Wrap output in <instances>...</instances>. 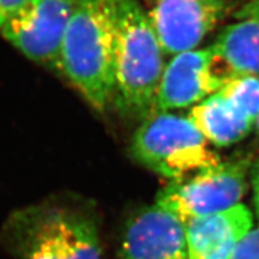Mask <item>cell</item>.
<instances>
[{
	"instance_id": "obj_13",
	"label": "cell",
	"mask_w": 259,
	"mask_h": 259,
	"mask_svg": "<svg viewBox=\"0 0 259 259\" xmlns=\"http://www.w3.org/2000/svg\"><path fill=\"white\" fill-rule=\"evenodd\" d=\"M61 225L66 259H101V239L92 218L83 212L63 209Z\"/></svg>"
},
{
	"instance_id": "obj_2",
	"label": "cell",
	"mask_w": 259,
	"mask_h": 259,
	"mask_svg": "<svg viewBox=\"0 0 259 259\" xmlns=\"http://www.w3.org/2000/svg\"><path fill=\"white\" fill-rule=\"evenodd\" d=\"M116 15L115 105L127 115L153 113L166 63L147 12L137 0H114Z\"/></svg>"
},
{
	"instance_id": "obj_5",
	"label": "cell",
	"mask_w": 259,
	"mask_h": 259,
	"mask_svg": "<svg viewBox=\"0 0 259 259\" xmlns=\"http://www.w3.org/2000/svg\"><path fill=\"white\" fill-rule=\"evenodd\" d=\"M259 114V79L234 77L190 109L189 119L213 147L226 148L254 128Z\"/></svg>"
},
{
	"instance_id": "obj_8",
	"label": "cell",
	"mask_w": 259,
	"mask_h": 259,
	"mask_svg": "<svg viewBox=\"0 0 259 259\" xmlns=\"http://www.w3.org/2000/svg\"><path fill=\"white\" fill-rule=\"evenodd\" d=\"M227 11L226 0H156L149 12L164 56L196 50Z\"/></svg>"
},
{
	"instance_id": "obj_6",
	"label": "cell",
	"mask_w": 259,
	"mask_h": 259,
	"mask_svg": "<svg viewBox=\"0 0 259 259\" xmlns=\"http://www.w3.org/2000/svg\"><path fill=\"white\" fill-rule=\"evenodd\" d=\"M74 4L76 0H29L0 34L30 60L59 70L61 46Z\"/></svg>"
},
{
	"instance_id": "obj_18",
	"label": "cell",
	"mask_w": 259,
	"mask_h": 259,
	"mask_svg": "<svg viewBox=\"0 0 259 259\" xmlns=\"http://www.w3.org/2000/svg\"><path fill=\"white\" fill-rule=\"evenodd\" d=\"M254 130H255V135H257V137L259 138V114H258V116H257V119H255Z\"/></svg>"
},
{
	"instance_id": "obj_9",
	"label": "cell",
	"mask_w": 259,
	"mask_h": 259,
	"mask_svg": "<svg viewBox=\"0 0 259 259\" xmlns=\"http://www.w3.org/2000/svg\"><path fill=\"white\" fill-rule=\"evenodd\" d=\"M121 259H189L186 226L157 204L130 220L122 236Z\"/></svg>"
},
{
	"instance_id": "obj_10",
	"label": "cell",
	"mask_w": 259,
	"mask_h": 259,
	"mask_svg": "<svg viewBox=\"0 0 259 259\" xmlns=\"http://www.w3.org/2000/svg\"><path fill=\"white\" fill-rule=\"evenodd\" d=\"M187 258L229 259L253 228V215L244 204L186 223Z\"/></svg>"
},
{
	"instance_id": "obj_15",
	"label": "cell",
	"mask_w": 259,
	"mask_h": 259,
	"mask_svg": "<svg viewBox=\"0 0 259 259\" xmlns=\"http://www.w3.org/2000/svg\"><path fill=\"white\" fill-rule=\"evenodd\" d=\"M27 2L29 0H0V30Z\"/></svg>"
},
{
	"instance_id": "obj_7",
	"label": "cell",
	"mask_w": 259,
	"mask_h": 259,
	"mask_svg": "<svg viewBox=\"0 0 259 259\" xmlns=\"http://www.w3.org/2000/svg\"><path fill=\"white\" fill-rule=\"evenodd\" d=\"M228 80L229 77L211 47L171 57L162 74L153 113L192 108L221 89Z\"/></svg>"
},
{
	"instance_id": "obj_11",
	"label": "cell",
	"mask_w": 259,
	"mask_h": 259,
	"mask_svg": "<svg viewBox=\"0 0 259 259\" xmlns=\"http://www.w3.org/2000/svg\"><path fill=\"white\" fill-rule=\"evenodd\" d=\"M63 209H40L18 219L15 250L19 259H66Z\"/></svg>"
},
{
	"instance_id": "obj_16",
	"label": "cell",
	"mask_w": 259,
	"mask_h": 259,
	"mask_svg": "<svg viewBox=\"0 0 259 259\" xmlns=\"http://www.w3.org/2000/svg\"><path fill=\"white\" fill-rule=\"evenodd\" d=\"M239 21H255L259 22V0H251L245 4L238 12L234 15Z\"/></svg>"
},
{
	"instance_id": "obj_3",
	"label": "cell",
	"mask_w": 259,
	"mask_h": 259,
	"mask_svg": "<svg viewBox=\"0 0 259 259\" xmlns=\"http://www.w3.org/2000/svg\"><path fill=\"white\" fill-rule=\"evenodd\" d=\"M130 150L138 163L169 183L185 180L222 161L189 116L174 112L148 115L136 130Z\"/></svg>"
},
{
	"instance_id": "obj_17",
	"label": "cell",
	"mask_w": 259,
	"mask_h": 259,
	"mask_svg": "<svg viewBox=\"0 0 259 259\" xmlns=\"http://www.w3.org/2000/svg\"><path fill=\"white\" fill-rule=\"evenodd\" d=\"M250 183L252 189V197H253V205L255 216L259 222V160L251 168Z\"/></svg>"
},
{
	"instance_id": "obj_1",
	"label": "cell",
	"mask_w": 259,
	"mask_h": 259,
	"mask_svg": "<svg viewBox=\"0 0 259 259\" xmlns=\"http://www.w3.org/2000/svg\"><path fill=\"white\" fill-rule=\"evenodd\" d=\"M115 47L114 0H76L59 70L97 111H103L114 95Z\"/></svg>"
},
{
	"instance_id": "obj_4",
	"label": "cell",
	"mask_w": 259,
	"mask_h": 259,
	"mask_svg": "<svg viewBox=\"0 0 259 259\" xmlns=\"http://www.w3.org/2000/svg\"><path fill=\"white\" fill-rule=\"evenodd\" d=\"M251 168L246 158L221 161L185 180L169 183L157 193L155 204L185 225L223 212L241 204L248 190Z\"/></svg>"
},
{
	"instance_id": "obj_14",
	"label": "cell",
	"mask_w": 259,
	"mask_h": 259,
	"mask_svg": "<svg viewBox=\"0 0 259 259\" xmlns=\"http://www.w3.org/2000/svg\"><path fill=\"white\" fill-rule=\"evenodd\" d=\"M229 259H259V225L241 239Z\"/></svg>"
},
{
	"instance_id": "obj_12",
	"label": "cell",
	"mask_w": 259,
	"mask_h": 259,
	"mask_svg": "<svg viewBox=\"0 0 259 259\" xmlns=\"http://www.w3.org/2000/svg\"><path fill=\"white\" fill-rule=\"evenodd\" d=\"M211 50L229 77L259 79V22L239 21L220 32Z\"/></svg>"
}]
</instances>
